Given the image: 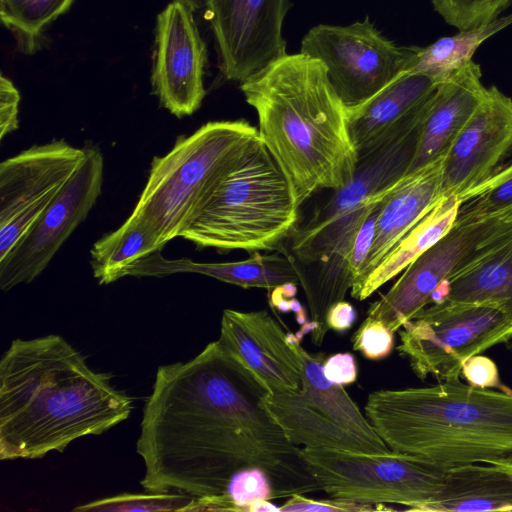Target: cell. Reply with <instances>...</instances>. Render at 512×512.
Listing matches in <instances>:
<instances>
[{
	"label": "cell",
	"instance_id": "1",
	"mask_svg": "<svg viewBox=\"0 0 512 512\" xmlns=\"http://www.w3.org/2000/svg\"><path fill=\"white\" fill-rule=\"evenodd\" d=\"M267 390L220 344L157 369L136 451L146 492L222 495L239 470L258 466L276 498L319 490L299 446L264 404Z\"/></svg>",
	"mask_w": 512,
	"mask_h": 512
},
{
	"label": "cell",
	"instance_id": "2",
	"mask_svg": "<svg viewBox=\"0 0 512 512\" xmlns=\"http://www.w3.org/2000/svg\"><path fill=\"white\" fill-rule=\"evenodd\" d=\"M132 399L60 335L15 339L0 360V459H37L125 421Z\"/></svg>",
	"mask_w": 512,
	"mask_h": 512
},
{
	"label": "cell",
	"instance_id": "3",
	"mask_svg": "<svg viewBox=\"0 0 512 512\" xmlns=\"http://www.w3.org/2000/svg\"><path fill=\"white\" fill-rule=\"evenodd\" d=\"M258 118L259 137L300 207L321 189H338L355 173L358 154L347 107L321 61L285 54L241 82Z\"/></svg>",
	"mask_w": 512,
	"mask_h": 512
},
{
	"label": "cell",
	"instance_id": "4",
	"mask_svg": "<svg viewBox=\"0 0 512 512\" xmlns=\"http://www.w3.org/2000/svg\"><path fill=\"white\" fill-rule=\"evenodd\" d=\"M365 415L388 447L442 467L512 458V391L460 380L369 394Z\"/></svg>",
	"mask_w": 512,
	"mask_h": 512
},
{
	"label": "cell",
	"instance_id": "5",
	"mask_svg": "<svg viewBox=\"0 0 512 512\" xmlns=\"http://www.w3.org/2000/svg\"><path fill=\"white\" fill-rule=\"evenodd\" d=\"M258 137L245 120L211 121L179 137L168 153L153 158L131 215L164 245L180 237Z\"/></svg>",
	"mask_w": 512,
	"mask_h": 512
},
{
	"label": "cell",
	"instance_id": "6",
	"mask_svg": "<svg viewBox=\"0 0 512 512\" xmlns=\"http://www.w3.org/2000/svg\"><path fill=\"white\" fill-rule=\"evenodd\" d=\"M298 209L286 177L258 137L180 237L198 248L279 250L296 228Z\"/></svg>",
	"mask_w": 512,
	"mask_h": 512
},
{
	"label": "cell",
	"instance_id": "7",
	"mask_svg": "<svg viewBox=\"0 0 512 512\" xmlns=\"http://www.w3.org/2000/svg\"><path fill=\"white\" fill-rule=\"evenodd\" d=\"M302 386L294 393H267L264 404L288 440L307 449L382 454L391 451L341 385L323 374L324 355L301 343Z\"/></svg>",
	"mask_w": 512,
	"mask_h": 512
},
{
	"label": "cell",
	"instance_id": "8",
	"mask_svg": "<svg viewBox=\"0 0 512 512\" xmlns=\"http://www.w3.org/2000/svg\"><path fill=\"white\" fill-rule=\"evenodd\" d=\"M398 352L422 380H460L470 357L512 340V320L483 303L443 301L420 310L398 330Z\"/></svg>",
	"mask_w": 512,
	"mask_h": 512
},
{
	"label": "cell",
	"instance_id": "9",
	"mask_svg": "<svg viewBox=\"0 0 512 512\" xmlns=\"http://www.w3.org/2000/svg\"><path fill=\"white\" fill-rule=\"evenodd\" d=\"M300 455L319 490L332 498L399 504L409 511L437 495L448 468L393 450L367 454L301 448Z\"/></svg>",
	"mask_w": 512,
	"mask_h": 512
},
{
	"label": "cell",
	"instance_id": "10",
	"mask_svg": "<svg viewBox=\"0 0 512 512\" xmlns=\"http://www.w3.org/2000/svg\"><path fill=\"white\" fill-rule=\"evenodd\" d=\"M418 46H398L366 17L350 25L320 24L301 42L300 52L322 62L347 108L356 107L414 65Z\"/></svg>",
	"mask_w": 512,
	"mask_h": 512
},
{
	"label": "cell",
	"instance_id": "11",
	"mask_svg": "<svg viewBox=\"0 0 512 512\" xmlns=\"http://www.w3.org/2000/svg\"><path fill=\"white\" fill-rule=\"evenodd\" d=\"M212 31L222 76L243 82L286 53L282 35L290 0H181Z\"/></svg>",
	"mask_w": 512,
	"mask_h": 512
},
{
	"label": "cell",
	"instance_id": "12",
	"mask_svg": "<svg viewBox=\"0 0 512 512\" xmlns=\"http://www.w3.org/2000/svg\"><path fill=\"white\" fill-rule=\"evenodd\" d=\"M84 149L85 157L74 175L0 260L2 291L39 276L96 204L103 183L104 159L96 146L86 145Z\"/></svg>",
	"mask_w": 512,
	"mask_h": 512
},
{
	"label": "cell",
	"instance_id": "13",
	"mask_svg": "<svg viewBox=\"0 0 512 512\" xmlns=\"http://www.w3.org/2000/svg\"><path fill=\"white\" fill-rule=\"evenodd\" d=\"M85 149L64 139L34 145L0 164V260L79 168Z\"/></svg>",
	"mask_w": 512,
	"mask_h": 512
},
{
	"label": "cell",
	"instance_id": "14",
	"mask_svg": "<svg viewBox=\"0 0 512 512\" xmlns=\"http://www.w3.org/2000/svg\"><path fill=\"white\" fill-rule=\"evenodd\" d=\"M154 32L153 94L174 116H190L206 95L207 49L195 12L183 1L171 0L157 15Z\"/></svg>",
	"mask_w": 512,
	"mask_h": 512
},
{
	"label": "cell",
	"instance_id": "15",
	"mask_svg": "<svg viewBox=\"0 0 512 512\" xmlns=\"http://www.w3.org/2000/svg\"><path fill=\"white\" fill-rule=\"evenodd\" d=\"M499 219L455 220L435 245L412 262L381 298L372 303L367 317L399 330L430 303L433 293L448 281L460 262Z\"/></svg>",
	"mask_w": 512,
	"mask_h": 512
},
{
	"label": "cell",
	"instance_id": "16",
	"mask_svg": "<svg viewBox=\"0 0 512 512\" xmlns=\"http://www.w3.org/2000/svg\"><path fill=\"white\" fill-rule=\"evenodd\" d=\"M218 341L268 393H294L301 389V339L284 332L266 310L225 309Z\"/></svg>",
	"mask_w": 512,
	"mask_h": 512
},
{
	"label": "cell",
	"instance_id": "17",
	"mask_svg": "<svg viewBox=\"0 0 512 512\" xmlns=\"http://www.w3.org/2000/svg\"><path fill=\"white\" fill-rule=\"evenodd\" d=\"M512 150V98L496 86L458 134L442 166V197H463L488 179Z\"/></svg>",
	"mask_w": 512,
	"mask_h": 512
},
{
	"label": "cell",
	"instance_id": "18",
	"mask_svg": "<svg viewBox=\"0 0 512 512\" xmlns=\"http://www.w3.org/2000/svg\"><path fill=\"white\" fill-rule=\"evenodd\" d=\"M443 161L444 157L407 173L382 201L368 258L351 289L359 286L441 201Z\"/></svg>",
	"mask_w": 512,
	"mask_h": 512
},
{
	"label": "cell",
	"instance_id": "19",
	"mask_svg": "<svg viewBox=\"0 0 512 512\" xmlns=\"http://www.w3.org/2000/svg\"><path fill=\"white\" fill-rule=\"evenodd\" d=\"M447 286L445 300L493 305L512 320V217L494 224L460 262Z\"/></svg>",
	"mask_w": 512,
	"mask_h": 512
},
{
	"label": "cell",
	"instance_id": "20",
	"mask_svg": "<svg viewBox=\"0 0 512 512\" xmlns=\"http://www.w3.org/2000/svg\"><path fill=\"white\" fill-rule=\"evenodd\" d=\"M481 78L480 65L471 59L439 83L432 96L409 172L445 157L486 97L487 88Z\"/></svg>",
	"mask_w": 512,
	"mask_h": 512
},
{
	"label": "cell",
	"instance_id": "21",
	"mask_svg": "<svg viewBox=\"0 0 512 512\" xmlns=\"http://www.w3.org/2000/svg\"><path fill=\"white\" fill-rule=\"evenodd\" d=\"M433 77L406 71L364 103L347 108L358 159L396 133L435 92Z\"/></svg>",
	"mask_w": 512,
	"mask_h": 512
},
{
	"label": "cell",
	"instance_id": "22",
	"mask_svg": "<svg viewBox=\"0 0 512 512\" xmlns=\"http://www.w3.org/2000/svg\"><path fill=\"white\" fill-rule=\"evenodd\" d=\"M177 273H197L242 288L275 289L287 284L300 285L296 262L288 252L260 254L254 252L246 260L204 263L188 258L167 259L161 251L137 261L127 276L163 277Z\"/></svg>",
	"mask_w": 512,
	"mask_h": 512
},
{
	"label": "cell",
	"instance_id": "23",
	"mask_svg": "<svg viewBox=\"0 0 512 512\" xmlns=\"http://www.w3.org/2000/svg\"><path fill=\"white\" fill-rule=\"evenodd\" d=\"M412 511H512V474L493 463L448 467L437 495Z\"/></svg>",
	"mask_w": 512,
	"mask_h": 512
},
{
	"label": "cell",
	"instance_id": "24",
	"mask_svg": "<svg viewBox=\"0 0 512 512\" xmlns=\"http://www.w3.org/2000/svg\"><path fill=\"white\" fill-rule=\"evenodd\" d=\"M460 205L461 201L456 197L442 198L378 267L359 286L350 290L351 296L362 301L403 272L452 228Z\"/></svg>",
	"mask_w": 512,
	"mask_h": 512
},
{
	"label": "cell",
	"instance_id": "25",
	"mask_svg": "<svg viewBox=\"0 0 512 512\" xmlns=\"http://www.w3.org/2000/svg\"><path fill=\"white\" fill-rule=\"evenodd\" d=\"M165 245L141 220L130 215L115 231L96 241L90 251L93 276L110 284L128 275L140 259L161 251Z\"/></svg>",
	"mask_w": 512,
	"mask_h": 512
},
{
	"label": "cell",
	"instance_id": "26",
	"mask_svg": "<svg viewBox=\"0 0 512 512\" xmlns=\"http://www.w3.org/2000/svg\"><path fill=\"white\" fill-rule=\"evenodd\" d=\"M512 24V13L488 23L441 37L426 47H418L410 71L427 74L439 83L470 61L480 45L492 35Z\"/></svg>",
	"mask_w": 512,
	"mask_h": 512
},
{
	"label": "cell",
	"instance_id": "27",
	"mask_svg": "<svg viewBox=\"0 0 512 512\" xmlns=\"http://www.w3.org/2000/svg\"><path fill=\"white\" fill-rule=\"evenodd\" d=\"M74 0H0V17L19 48L28 54L39 46L45 29L64 14Z\"/></svg>",
	"mask_w": 512,
	"mask_h": 512
},
{
	"label": "cell",
	"instance_id": "28",
	"mask_svg": "<svg viewBox=\"0 0 512 512\" xmlns=\"http://www.w3.org/2000/svg\"><path fill=\"white\" fill-rule=\"evenodd\" d=\"M512 217V158L467 193L457 219L487 220Z\"/></svg>",
	"mask_w": 512,
	"mask_h": 512
},
{
	"label": "cell",
	"instance_id": "29",
	"mask_svg": "<svg viewBox=\"0 0 512 512\" xmlns=\"http://www.w3.org/2000/svg\"><path fill=\"white\" fill-rule=\"evenodd\" d=\"M195 497L185 493H125L101 498L81 506L73 511L79 512H169L185 511Z\"/></svg>",
	"mask_w": 512,
	"mask_h": 512
},
{
	"label": "cell",
	"instance_id": "30",
	"mask_svg": "<svg viewBox=\"0 0 512 512\" xmlns=\"http://www.w3.org/2000/svg\"><path fill=\"white\" fill-rule=\"evenodd\" d=\"M431 3L447 24L462 31L498 18L512 0H431Z\"/></svg>",
	"mask_w": 512,
	"mask_h": 512
},
{
	"label": "cell",
	"instance_id": "31",
	"mask_svg": "<svg viewBox=\"0 0 512 512\" xmlns=\"http://www.w3.org/2000/svg\"><path fill=\"white\" fill-rule=\"evenodd\" d=\"M224 495L237 511L245 512H248V508L257 501L276 499L269 475L258 466L237 471L230 478Z\"/></svg>",
	"mask_w": 512,
	"mask_h": 512
},
{
	"label": "cell",
	"instance_id": "32",
	"mask_svg": "<svg viewBox=\"0 0 512 512\" xmlns=\"http://www.w3.org/2000/svg\"><path fill=\"white\" fill-rule=\"evenodd\" d=\"M353 349L368 360L386 358L394 347V332L383 322L366 317L352 337Z\"/></svg>",
	"mask_w": 512,
	"mask_h": 512
},
{
	"label": "cell",
	"instance_id": "33",
	"mask_svg": "<svg viewBox=\"0 0 512 512\" xmlns=\"http://www.w3.org/2000/svg\"><path fill=\"white\" fill-rule=\"evenodd\" d=\"M279 509L280 512H366L378 510L372 504L339 498L314 500L303 496V494L290 496Z\"/></svg>",
	"mask_w": 512,
	"mask_h": 512
},
{
	"label": "cell",
	"instance_id": "34",
	"mask_svg": "<svg viewBox=\"0 0 512 512\" xmlns=\"http://www.w3.org/2000/svg\"><path fill=\"white\" fill-rule=\"evenodd\" d=\"M466 382L476 388L491 389L504 386L500 383L497 365L490 358L477 354L467 359L461 369Z\"/></svg>",
	"mask_w": 512,
	"mask_h": 512
},
{
	"label": "cell",
	"instance_id": "35",
	"mask_svg": "<svg viewBox=\"0 0 512 512\" xmlns=\"http://www.w3.org/2000/svg\"><path fill=\"white\" fill-rule=\"evenodd\" d=\"M20 94L13 82L0 77V139L18 128Z\"/></svg>",
	"mask_w": 512,
	"mask_h": 512
},
{
	"label": "cell",
	"instance_id": "36",
	"mask_svg": "<svg viewBox=\"0 0 512 512\" xmlns=\"http://www.w3.org/2000/svg\"><path fill=\"white\" fill-rule=\"evenodd\" d=\"M379 207L380 205L369 215L356 236L350 257V269L353 282L359 275L368 258L374 238L375 221Z\"/></svg>",
	"mask_w": 512,
	"mask_h": 512
},
{
	"label": "cell",
	"instance_id": "37",
	"mask_svg": "<svg viewBox=\"0 0 512 512\" xmlns=\"http://www.w3.org/2000/svg\"><path fill=\"white\" fill-rule=\"evenodd\" d=\"M323 374L336 385H350L357 379V365L351 353H336L323 362Z\"/></svg>",
	"mask_w": 512,
	"mask_h": 512
},
{
	"label": "cell",
	"instance_id": "38",
	"mask_svg": "<svg viewBox=\"0 0 512 512\" xmlns=\"http://www.w3.org/2000/svg\"><path fill=\"white\" fill-rule=\"evenodd\" d=\"M355 320L356 312L353 306L344 300L332 305L326 315L328 329L336 332L349 330Z\"/></svg>",
	"mask_w": 512,
	"mask_h": 512
},
{
	"label": "cell",
	"instance_id": "39",
	"mask_svg": "<svg viewBox=\"0 0 512 512\" xmlns=\"http://www.w3.org/2000/svg\"><path fill=\"white\" fill-rule=\"evenodd\" d=\"M270 501L271 500L257 501L248 508V512H280L279 507Z\"/></svg>",
	"mask_w": 512,
	"mask_h": 512
},
{
	"label": "cell",
	"instance_id": "40",
	"mask_svg": "<svg viewBox=\"0 0 512 512\" xmlns=\"http://www.w3.org/2000/svg\"><path fill=\"white\" fill-rule=\"evenodd\" d=\"M491 463L500 466L501 468L512 474V458L493 461Z\"/></svg>",
	"mask_w": 512,
	"mask_h": 512
},
{
	"label": "cell",
	"instance_id": "41",
	"mask_svg": "<svg viewBox=\"0 0 512 512\" xmlns=\"http://www.w3.org/2000/svg\"><path fill=\"white\" fill-rule=\"evenodd\" d=\"M506 345L509 350H512V340L508 342Z\"/></svg>",
	"mask_w": 512,
	"mask_h": 512
}]
</instances>
